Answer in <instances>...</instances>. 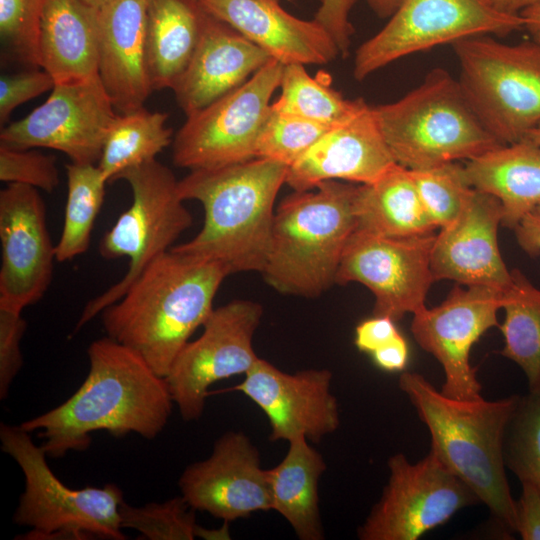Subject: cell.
Here are the masks:
<instances>
[{
  "instance_id": "obj_1",
  "label": "cell",
  "mask_w": 540,
  "mask_h": 540,
  "mask_svg": "<svg viewBox=\"0 0 540 540\" xmlns=\"http://www.w3.org/2000/svg\"><path fill=\"white\" fill-rule=\"evenodd\" d=\"M87 354L89 372L78 390L59 406L19 425L29 433L38 431L48 457L86 450L91 434L101 430L152 440L171 415L174 402L166 378L137 352L106 336L93 341Z\"/></svg>"
},
{
  "instance_id": "obj_2",
  "label": "cell",
  "mask_w": 540,
  "mask_h": 540,
  "mask_svg": "<svg viewBox=\"0 0 540 540\" xmlns=\"http://www.w3.org/2000/svg\"><path fill=\"white\" fill-rule=\"evenodd\" d=\"M228 275L216 262L171 249L100 313L103 328L166 378L213 310L215 295Z\"/></svg>"
},
{
  "instance_id": "obj_3",
  "label": "cell",
  "mask_w": 540,
  "mask_h": 540,
  "mask_svg": "<svg viewBox=\"0 0 540 540\" xmlns=\"http://www.w3.org/2000/svg\"><path fill=\"white\" fill-rule=\"evenodd\" d=\"M288 166L253 158L217 168L190 171L179 180L181 198L204 210L200 231L171 249L223 266L227 273L263 272L270 248L276 196Z\"/></svg>"
},
{
  "instance_id": "obj_4",
  "label": "cell",
  "mask_w": 540,
  "mask_h": 540,
  "mask_svg": "<svg viewBox=\"0 0 540 540\" xmlns=\"http://www.w3.org/2000/svg\"><path fill=\"white\" fill-rule=\"evenodd\" d=\"M398 384L429 430L430 452L489 508L502 531L516 532L503 437L519 395L496 401L452 399L414 372L401 374Z\"/></svg>"
},
{
  "instance_id": "obj_5",
  "label": "cell",
  "mask_w": 540,
  "mask_h": 540,
  "mask_svg": "<svg viewBox=\"0 0 540 540\" xmlns=\"http://www.w3.org/2000/svg\"><path fill=\"white\" fill-rule=\"evenodd\" d=\"M358 185L324 181L311 190L294 191L280 202L262 272L271 287L311 298L335 283L344 249L357 226Z\"/></svg>"
},
{
  "instance_id": "obj_6",
  "label": "cell",
  "mask_w": 540,
  "mask_h": 540,
  "mask_svg": "<svg viewBox=\"0 0 540 540\" xmlns=\"http://www.w3.org/2000/svg\"><path fill=\"white\" fill-rule=\"evenodd\" d=\"M373 112L395 162L410 170L472 160L501 144L441 68L400 99Z\"/></svg>"
},
{
  "instance_id": "obj_7",
  "label": "cell",
  "mask_w": 540,
  "mask_h": 540,
  "mask_svg": "<svg viewBox=\"0 0 540 540\" xmlns=\"http://www.w3.org/2000/svg\"><path fill=\"white\" fill-rule=\"evenodd\" d=\"M0 441L25 478L13 519L31 530L19 539H126L119 514L123 491L117 485L69 488L50 469L43 448L19 425L1 424Z\"/></svg>"
},
{
  "instance_id": "obj_8",
  "label": "cell",
  "mask_w": 540,
  "mask_h": 540,
  "mask_svg": "<svg viewBox=\"0 0 540 540\" xmlns=\"http://www.w3.org/2000/svg\"><path fill=\"white\" fill-rule=\"evenodd\" d=\"M452 47L460 87L485 127L501 144L525 139L540 124V43L476 35Z\"/></svg>"
},
{
  "instance_id": "obj_9",
  "label": "cell",
  "mask_w": 540,
  "mask_h": 540,
  "mask_svg": "<svg viewBox=\"0 0 540 540\" xmlns=\"http://www.w3.org/2000/svg\"><path fill=\"white\" fill-rule=\"evenodd\" d=\"M120 179L129 184L132 203L104 234L99 253L106 259L127 257L128 269L118 282L86 304L75 330L119 300L133 281L171 250L193 223L179 194V180L157 159L124 171Z\"/></svg>"
},
{
  "instance_id": "obj_10",
  "label": "cell",
  "mask_w": 540,
  "mask_h": 540,
  "mask_svg": "<svg viewBox=\"0 0 540 540\" xmlns=\"http://www.w3.org/2000/svg\"><path fill=\"white\" fill-rule=\"evenodd\" d=\"M525 28L520 14L484 0H402L388 22L356 50L353 76L371 74L405 56L476 35H504Z\"/></svg>"
},
{
  "instance_id": "obj_11",
  "label": "cell",
  "mask_w": 540,
  "mask_h": 540,
  "mask_svg": "<svg viewBox=\"0 0 540 540\" xmlns=\"http://www.w3.org/2000/svg\"><path fill=\"white\" fill-rule=\"evenodd\" d=\"M283 66L269 60L245 83L187 115L171 144L174 165L193 171L256 158L257 138Z\"/></svg>"
},
{
  "instance_id": "obj_12",
  "label": "cell",
  "mask_w": 540,
  "mask_h": 540,
  "mask_svg": "<svg viewBox=\"0 0 540 540\" xmlns=\"http://www.w3.org/2000/svg\"><path fill=\"white\" fill-rule=\"evenodd\" d=\"M388 468L381 497L358 528L361 540H417L460 509L481 503L432 452L417 463L395 454Z\"/></svg>"
},
{
  "instance_id": "obj_13",
  "label": "cell",
  "mask_w": 540,
  "mask_h": 540,
  "mask_svg": "<svg viewBox=\"0 0 540 540\" xmlns=\"http://www.w3.org/2000/svg\"><path fill=\"white\" fill-rule=\"evenodd\" d=\"M262 314L261 305L250 300H234L213 308L201 335L179 353L166 380L185 421L202 416L212 384L245 375L260 358L253 338Z\"/></svg>"
},
{
  "instance_id": "obj_14",
  "label": "cell",
  "mask_w": 540,
  "mask_h": 540,
  "mask_svg": "<svg viewBox=\"0 0 540 540\" xmlns=\"http://www.w3.org/2000/svg\"><path fill=\"white\" fill-rule=\"evenodd\" d=\"M47 100L0 132V143L17 149L49 148L72 163L98 164L118 113L99 76L55 84Z\"/></svg>"
},
{
  "instance_id": "obj_15",
  "label": "cell",
  "mask_w": 540,
  "mask_h": 540,
  "mask_svg": "<svg viewBox=\"0 0 540 540\" xmlns=\"http://www.w3.org/2000/svg\"><path fill=\"white\" fill-rule=\"evenodd\" d=\"M435 234L386 237L355 230L344 249L335 283L358 282L375 297L374 315L394 321L415 314L435 281L430 265Z\"/></svg>"
},
{
  "instance_id": "obj_16",
  "label": "cell",
  "mask_w": 540,
  "mask_h": 540,
  "mask_svg": "<svg viewBox=\"0 0 540 540\" xmlns=\"http://www.w3.org/2000/svg\"><path fill=\"white\" fill-rule=\"evenodd\" d=\"M503 292L485 286L457 284L438 306L414 314L411 332L420 345L442 365L441 392L457 400L481 399L476 368L470 364L472 346L491 327L499 326L497 312Z\"/></svg>"
},
{
  "instance_id": "obj_17",
  "label": "cell",
  "mask_w": 540,
  "mask_h": 540,
  "mask_svg": "<svg viewBox=\"0 0 540 540\" xmlns=\"http://www.w3.org/2000/svg\"><path fill=\"white\" fill-rule=\"evenodd\" d=\"M0 306L23 311L49 288L56 249L38 189L8 184L0 191Z\"/></svg>"
},
{
  "instance_id": "obj_18",
  "label": "cell",
  "mask_w": 540,
  "mask_h": 540,
  "mask_svg": "<svg viewBox=\"0 0 540 540\" xmlns=\"http://www.w3.org/2000/svg\"><path fill=\"white\" fill-rule=\"evenodd\" d=\"M331 380L327 369L288 373L259 358L244 380L228 390L243 393L263 411L270 425V441L305 438L317 443L340 425Z\"/></svg>"
},
{
  "instance_id": "obj_19",
  "label": "cell",
  "mask_w": 540,
  "mask_h": 540,
  "mask_svg": "<svg viewBox=\"0 0 540 540\" xmlns=\"http://www.w3.org/2000/svg\"><path fill=\"white\" fill-rule=\"evenodd\" d=\"M178 485L191 508L226 523L272 510L268 469L241 431L221 435L208 458L185 468Z\"/></svg>"
},
{
  "instance_id": "obj_20",
  "label": "cell",
  "mask_w": 540,
  "mask_h": 540,
  "mask_svg": "<svg viewBox=\"0 0 540 540\" xmlns=\"http://www.w3.org/2000/svg\"><path fill=\"white\" fill-rule=\"evenodd\" d=\"M502 215L496 197L474 189L458 217L435 236L430 258L434 280L506 291L512 274L498 247Z\"/></svg>"
},
{
  "instance_id": "obj_21",
  "label": "cell",
  "mask_w": 540,
  "mask_h": 540,
  "mask_svg": "<svg viewBox=\"0 0 540 540\" xmlns=\"http://www.w3.org/2000/svg\"><path fill=\"white\" fill-rule=\"evenodd\" d=\"M396 164L367 105L348 121L330 128L288 167L286 184L306 191L339 180L357 184L376 181Z\"/></svg>"
},
{
  "instance_id": "obj_22",
  "label": "cell",
  "mask_w": 540,
  "mask_h": 540,
  "mask_svg": "<svg viewBox=\"0 0 540 540\" xmlns=\"http://www.w3.org/2000/svg\"><path fill=\"white\" fill-rule=\"evenodd\" d=\"M211 17L228 24L283 65H324L340 55L314 19L298 18L279 0H197Z\"/></svg>"
},
{
  "instance_id": "obj_23",
  "label": "cell",
  "mask_w": 540,
  "mask_h": 540,
  "mask_svg": "<svg viewBox=\"0 0 540 540\" xmlns=\"http://www.w3.org/2000/svg\"><path fill=\"white\" fill-rule=\"evenodd\" d=\"M147 0H108L97 9L98 75L118 114L144 107Z\"/></svg>"
},
{
  "instance_id": "obj_24",
  "label": "cell",
  "mask_w": 540,
  "mask_h": 540,
  "mask_svg": "<svg viewBox=\"0 0 540 540\" xmlns=\"http://www.w3.org/2000/svg\"><path fill=\"white\" fill-rule=\"evenodd\" d=\"M272 58L234 28L204 12L195 52L173 87L187 115L245 83Z\"/></svg>"
},
{
  "instance_id": "obj_25",
  "label": "cell",
  "mask_w": 540,
  "mask_h": 540,
  "mask_svg": "<svg viewBox=\"0 0 540 540\" xmlns=\"http://www.w3.org/2000/svg\"><path fill=\"white\" fill-rule=\"evenodd\" d=\"M39 60L55 84L98 77L97 9L82 0H48L40 24Z\"/></svg>"
},
{
  "instance_id": "obj_26",
  "label": "cell",
  "mask_w": 540,
  "mask_h": 540,
  "mask_svg": "<svg viewBox=\"0 0 540 540\" xmlns=\"http://www.w3.org/2000/svg\"><path fill=\"white\" fill-rule=\"evenodd\" d=\"M464 171L471 187L500 201L507 228L514 230L540 203V145L528 139L466 161Z\"/></svg>"
},
{
  "instance_id": "obj_27",
  "label": "cell",
  "mask_w": 540,
  "mask_h": 540,
  "mask_svg": "<svg viewBox=\"0 0 540 540\" xmlns=\"http://www.w3.org/2000/svg\"><path fill=\"white\" fill-rule=\"evenodd\" d=\"M197 0H147L146 68L152 90L173 89L199 42Z\"/></svg>"
},
{
  "instance_id": "obj_28",
  "label": "cell",
  "mask_w": 540,
  "mask_h": 540,
  "mask_svg": "<svg viewBox=\"0 0 540 540\" xmlns=\"http://www.w3.org/2000/svg\"><path fill=\"white\" fill-rule=\"evenodd\" d=\"M288 443L281 462L268 469L271 508L289 523L299 539L322 540L325 534L319 482L326 462L307 439L296 438Z\"/></svg>"
},
{
  "instance_id": "obj_29",
  "label": "cell",
  "mask_w": 540,
  "mask_h": 540,
  "mask_svg": "<svg viewBox=\"0 0 540 540\" xmlns=\"http://www.w3.org/2000/svg\"><path fill=\"white\" fill-rule=\"evenodd\" d=\"M355 213L361 230L386 237H413L437 228L420 200L411 171L394 164L376 181L359 184Z\"/></svg>"
},
{
  "instance_id": "obj_30",
  "label": "cell",
  "mask_w": 540,
  "mask_h": 540,
  "mask_svg": "<svg viewBox=\"0 0 540 540\" xmlns=\"http://www.w3.org/2000/svg\"><path fill=\"white\" fill-rule=\"evenodd\" d=\"M512 283L503 292L505 319L501 354L524 372L529 390L540 389V289L518 269L511 270Z\"/></svg>"
},
{
  "instance_id": "obj_31",
  "label": "cell",
  "mask_w": 540,
  "mask_h": 540,
  "mask_svg": "<svg viewBox=\"0 0 540 540\" xmlns=\"http://www.w3.org/2000/svg\"><path fill=\"white\" fill-rule=\"evenodd\" d=\"M167 119V113L144 107L118 115L97 164L109 183L128 169L155 160L172 144L173 132L166 126Z\"/></svg>"
},
{
  "instance_id": "obj_32",
  "label": "cell",
  "mask_w": 540,
  "mask_h": 540,
  "mask_svg": "<svg viewBox=\"0 0 540 540\" xmlns=\"http://www.w3.org/2000/svg\"><path fill=\"white\" fill-rule=\"evenodd\" d=\"M65 168L67 199L62 232L55 246L58 262L70 261L88 250L109 183L97 164L71 162Z\"/></svg>"
},
{
  "instance_id": "obj_33",
  "label": "cell",
  "mask_w": 540,
  "mask_h": 540,
  "mask_svg": "<svg viewBox=\"0 0 540 540\" xmlns=\"http://www.w3.org/2000/svg\"><path fill=\"white\" fill-rule=\"evenodd\" d=\"M280 95L271 103L275 110L293 114L327 127L342 124L368 104L347 99L341 93L312 77L302 64L283 66Z\"/></svg>"
},
{
  "instance_id": "obj_34",
  "label": "cell",
  "mask_w": 540,
  "mask_h": 540,
  "mask_svg": "<svg viewBox=\"0 0 540 540\" xmlns=\"http://www.w3.org/2000/svg\"><path fill=\"white\" fill-rule=\"evenodd\" d=\"M503 459L521 483L540 490V389L518 397L504 432Z\"/></svg>"
},
{
  "instance_id": "obj_35",
  "label": "cell",
  "mask_w": 540,
  "mask_h": 540,
  "mask_svg": "<svg viewBox=\"0 0 540 540\" xmlns=\"http://www.w3.org/2000/svg\"><path fill=\"white\" fill-rule=\"evenodd\" d=\"M195 511L182 496L141 507L123 501L119 508L121 527L134 529L149 540L217 538L219 531L205 529L197 524Z\"/></svg>"
},
{
  "instance_id": "obj_36",
  "label": "cell",
  "mask_w": 540,
  "mask_h": 540,
  "mask_svg": "<svg viewBox=\"0 0 540 540\" xmlns=\"http://www.w3.org/2000/svg\"><path fill=\"white\" fill-rule=\"evenodd\" d=\"M410 171L427 215L440 229L458 217L474 191L458 162Z\"/></svg>"
},
{
  "instance_id": "obj_37",
  "label": "cell",
  "mask_w": 540,
  "mask_h": 540,
  "mask_svg": "<svg viewBox=\"0 0 540 540\" xmlns=\"http://www.w3.org/2000/svg\"><path fill=\"white\" fill-rule=\"evenodd\" d=\"M330 128L270 106L257 138L255 155L289 167Z\"/></svg>"
},
{
  "instance_id": "obj_38",
  "label": "cell",
  "mask_w": 540,
  "mask_h": 540,
  "mask_svg": "<svg viewBox=\"0 0 540 540\" xmlns=\"http://www.w3.org/2000/svg\"><path fill=\"white\" fill-rule=\"evenodd\" d=\"M48 0H0V35L7 54L30 68L40 67L39 32Z\"/></svg>"
},
{
  "instance_id": "obj_39",
  "label": "cell",
  "mask_w": 540,
  "mask_h": 540,
  "mask_svg": "<svg viewBox=\"0 0 540 540\" xmlns=\"http://www.w3.org/2000/svg\"><path fill=\"white\" fill-rule=\"evenodd\" d=\"M0 180L51 193L59 184L56 159L37 150L17 149L0 143Z\"/></svg>"
},
{
  "instance_id": "obj_40",
  "label": "cell",
  "mask_w": 540,
  "mask_h": 540,
  "mask_svg": "<svg viewBox=\"0 0 540 540\" xmlns=\"http://www.w3.org/2000/svg\"><path fill=\"white\" fill-rule=\"evenodd\" d=\"M27 329L22 311L0 306V398L9 388L23 365L21 341Z\"/></svg>"
},
{
  "instance_id": "obj_41",
  "label": "cell",
  "mask_w": 540,
  "mask_h": 540,
  "mask_svg": "<svg viewBox=\"0 0 540 540\" xmlns=\"http://www.w3.org/2000/svg\"><path fill=\"white\" fill-rule=\"evenodd\" d=\"M55 86L51 75L45 70L31 68L0 77V123L4 125L11 113L21 104L49 91Z\"/></svg>"
},
{
  "instance_id": "obj_42",
  "label": "cell",
  "mask_w": 540,
  "mask_h": 540,
  "mask_svg": "<svg viewBox=\"0 0 540 540\" xmlns=\"http://www.w3.org/2000/svg\"><path fill=\"white\" fill-rule=\"evenodd\" d=\"M359 0H319L314 14L317 21L332 37L341 56L349 52L351 37L354 32L350 13Z\"/></svg>"
},
{
  "instance_id": "obj_43",
  "label": "cell",
  "mask_w": 540,
  "mask_h": 540,
  "mask_svg": "<svg viewBox=\"0 0 540 540\" xmlns=\"http://www.w3.org/2000/svg\"><path fill=\"white\" fill-rule=\"evenodd\" d=\"M400 331L395 321L386 316H375L360 322L355 329V345L365 353L374 351L392 341Z\"/></svg>"
},
{
  "instance_id": "obj_44",
  "label": "cell",
  "mask_w": 540,
  "mask_h": 540,
  "mask_svg": "<svg viewBox=\"0 0 540 540\" xmlns=\"http://www.w3.org/2000/svg\"><path fill=\"white\" fill-rule=\"evenodd\" d=\"M516 501V532L523 540H540V490L528 483Z\"/></svg>"
},
{
  "instance_id": "obj_45",
  "label": "cell",
  "mask_w": 540,
  "mask_h": 540,
  "mask_svg": "<svg viewBox=\"0 0 540 540\" xmlns=\"http://www.w3.org/2000/svg\"><path fill=\"white\" fill-rule=\"evenodd\" d=\"M375 365L387 372H399L406 368L409 361V346L400 333L385 346L370 354Z\"/></svg>"
},
{
  "instance_id": "obj_46",
  "label": "cell",
  "mask_w": 540,
  "mask_h": 540,
  "mask_svg": "<svg viewBox=\"0 0 540 540\" xmlns=\"http://www.w3.org/2000/svg\"><path fill=\"white\" fill-rule=\"evenodd\" d=\"M520 247L530 256L540 255V214H526L514 228Z\"/></svg>"
},
{
  "instance_id": "obj_47",
  "label": "cell",
  "mask_w": 540,
  "mask_h": 540,
  "mask_svg": "<svg viewBox=\"0 0 540 540\" xmlns=\"http://www.w3.org/2000/svg\"><path fill=\"white\" fill-rule=\"evenodd\" d=\"M402 0H367L370 8L380 18H389Z\"/></svg>"
},
{
  "instance_id": "obj_48",
  "label": "cell",
  "mask_w": 540,
  "mask_h": 540,
  "mask_svg": "<svg viewBox=\"0 0 540 540\" xmlns=\"http://www.w3.org/2000/svg\"><path fill=\"white\" fill-rule=\"evenodd\" d=\"M519 14L530 32L540 30V2L523 9Z\"/></svg>"
},
{
  "instance_id": "obj_49",
  "label": "cell",
  "mask_w": 540,
  "mask_h": 540,
  "mask_svg": "<svg viewBox=\"0 0 540 540\" xmlns=\"http://www.w3.org/2000/svg\"><path fill=\"white\" fill-rule=\"evenodd\" d=\"M539 2L540 0H507L504 6V11L519 14L523 9Z\"/></svg>"
},
{
  "instance_id": "obj_50",
  "label": "cell",
  "mask_w": 540,
  "mask_h": 540,
  "mask_svg": "<svg viewBox=\"0 0 540 540\" xmlns=\"http://www.w3.org/2000/svg\"><path fill=\"white\" fill-rule=\"evenodd\" d=\"M525 139H528L538 145H540V124L536 126L534 129H532Z\"/></svg>"
},
{
  "instance_id": "obj_51",
  "label": "cell",
  "mask_w": 540,
  "mask_h": 540,
  "mask_svg": "<svg viewBox=\"0 0 540 540\" xmlns=\"http://www.w3.org/2000/svg\"><path fill=\"white\" fill-rule=\"evenodd\" d=\"M484 1L487 4L493 6L494 8L504 11V6L507 0H484Z\"/></svg>"
},
{
  "instance_id": "obj_52",
  "label": "cell",
  "mask_w": 540,
  "mask_h": 540,
  "mask_svg": "<svg viewBox=\"0 0 540 540\" xmlns=\"http://www.w3.org/2000/svg\"><path fill=\"white\" fill-rule=\"evenodd\" d=\"M82 1H84L85 3H87L88 5L92 7L98 8L102 6L105 2H107L108 0H82Z\"/></svg>"
},
{
  "instance_id": "obj_53",
  "label": "cell",
  "mask_w": 540,
  "mask_h": 540,
  "mask_svg": "<svg viewBox=\"0 0 540 540\" xmlns=\"http://www.w3.org/2000/svg\"><path fill=\"white\" fill-rule=\"evenodd\" d=\"M533 39L540 43V30L531 31Z\"/></svg>"
},
{
  "instance_id": "obj_54",
  "label": "cell",
  "mask_w": 540,
  "mask_h": 540,
  "mask_svg": "<svg viewBox=\"0 0 540 540\" xmlns=\"http://www.w3.org/2000/svg\"><path fill=\"white\" fill-rule=\"evenodd\" d=\"M534 211L540 214V203L535 207Z\"/></svg>"
},
{
  "instance_id": "obj_55",
  "label": "cell",
  "mask_w": 540,
  "mask_h": 540,
  "mask_svg": "<svg viewBox=\"0 0 540 540\" xmlns=\"http://www.w3.org/2000/svg\"><path fill=\"white\" fill-rule=\"evenodd\" d=\"M288 1H296V0H288Z\"/></svg>"
}]
</instances>
